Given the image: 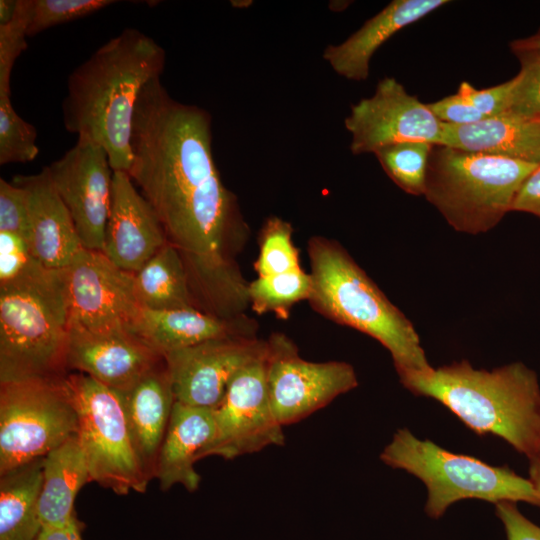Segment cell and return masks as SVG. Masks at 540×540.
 Listing matches in <instances>:
<instances>
[{"label": "cell", "instance_id": "cell-1", "mask_svg": "<svg viewBox=\"0 0 540 540\" xmlns=\"http://www.w3.org/2000/svg\"><path fill=\"white\" fill-rule=\"evenodd\" d=\"M211 124L208 111L175 100L160 77L152 79L136 103L128 174L180 252L189 285H242L236 258L249 226L217 169Z\"/></svg>", "mask_w": 540, "mask_h": 540}, {"label": "cell", "instance_id": "cell-2", "mask_svg": "<svg viewBox=\"0 0 540 540\" xmlns=\"http://www.w3.org/2000/svg\"><path fill=\"white\" fill-rule=\"evenodd\" d=\"M166 52L154 39L126 28L100 46L68 77L64 127L106 151L113 172L131 166V134L143 87L160 77Z\"/></svg>", "mask_w": 540, "mask_h": 540}, {"label": "cell", "instance_id": "cell-3", "mask_svg": "<svg viewBox=\"0 0 540 540\" xmlns=\"http://www.w3.org/2000/svg\"><path fill=\"white\" fill-rule=\"evenodd\" d=\"M398 376L410 392L440 402L475 433L496 435L528 459L536 455L540 386L536 373L523 363L487 371L462 360Z\"/></svg>", "mask_w": 540, "mask_h": 540}, {"label": "cell", "instance_id": "cell-4", "mask_svg": "<svg viewBox=\"0 0 540 540\" xmlns=\"http://www.w3.org/2000/svg\"><path fill=\"white\" fill-rule=\"evenodd\" d=\"M312 291L308 302L326 318L382 344L398 374L431 367L412 322L337 241H308Z\"/></svg>", "mask_w": 540, "mask_h": 540}, {"label": "cell", "instance_id": "cell-5", "mask_svg": "<svg viewBox=\"0 0 540 540\" xmlns=\"http://www.w3.org/2000/svg\"><path fill=\"white\" fill-rule=\"evenodd\" d=\"M68 322L64 269L39 264L0 287V383L65 377Z\"/></svg>", "mask_w": 540, "mask_h": 540}, {"label": "cell", "instance_id": "cell-6", "mask_svg": "<svg viewBox=\"0 0 540 540\" xmlns=\"http://www.w3.org/2000/svg\"><path fill=\"white\" fill-rule=\"evenodd\" d=\"M538 164L433 144L423 196L456 231L485 233L511 211Z\"/></svg>", "mask_w": 540, "mask_h": 540}, {"label": "cell", "instance_id": "cell-7", "mask_svg": "<svg viewBox=\"0 0 540 540\" xmlns=\"http://www.w3.org/2000/svg\"><path fill=\"white\" fill-rule=\"evenodd\" d=\"M381 460L419 478L427 487L426 513L440 518L462 499L526 502L540 507L529 479L507 467L489 465L475 457L452 453L430 440H420L408 429H399L384 448Z\"/></svg>", "mask_w": 540, "mask_h": 540}, {"label": "cell", "instance_id": "cell-8", "mask_svg": "<svg viewBox=\"0 0 540 540\" xmlns=\"http://www.w3.org/2000/svg\"><path fill=\"white\" fill-rule=\"evenodd\" d=\"M64 385L78 415L90 481L118 495L145 492L150 481L134 450L118 392L83 373L67 374Z\"/></svg>", "mask_w": 540, "mask_h": 540}, {"label": "cell", "instance_id": "cell-9", "mask_svg": "<svg viewBox=\"0 0 540 540\" xmlns=\"http://www.w3.org/2000/svg\"><path fill=\"white\" fill-rule=\"evenodd\" d=\"M78 427L64 377L0 383V475L45 457Z\"/></svg>", "mask_w": 540, "mask_h": 540}, {"label": "cell", "instance_id": "cell-10", "mask_svg": "<svg viewBox=\"0 0 540 540\" xmlns=\"http://www.w3.org/2000/svg\"><path fill=\"white\" fill-rule=\"evenodd\" d=\"M265 363L271 408L283 427L310 416L358 386L349 363L307 361L282 333H274L267 340Z\"/></svg>", "mask_w": 540, "mask_h": 540}, {"label": "cell", "instance_id": "cell-11", "mask_svg": "<svg viewBox=\"0 0 540 540\" xmlns=\"http://www.w3.org/2000/svg\"><path fill=\"white\" fill-rule=\"evenodd\" d=\"M266 353L235 375L213 408L215 434L201 459H233L284 444L283 426L274 416L268 396Z\"/></svg>", "mask_w": 540, "mask_h": 540}, {"label": "cell", "instance_id": "cell-12", "mask_svg": "<svg viewBox=\"0 0 540 540\" xmlns=\"http://www.w3.org/2000/svg\"><path fill=\"white\" fill-rule=\"evenodd\" d=\"M64 272L68 324L93 332L131 330L141 308L133 273L117 267L102 252L87 249Z\"/></svg>", "mask_w": 540, "mask_h": 540}, {"label": "cell", "instance_id": "cell-13", "mask_svg": "<svg viewBox=\"0 0 540 540\" xmlns=\"http://www.w3.org/2000/svg\"><path fill=\"white\" fill-rule=\"evenodd\" d=\"M344 125L351 134L349 148L354 155L374 154L401 142L439 144L443 127L428 105L393 77L380 80L371 97L352 105Z\"/></svg>", "mask_w": 540, "mask_h": 540}, {"label": "cell", "instance_id": "cell-14", "mask_svg": "<svg viewBox=\"0 0 540 540\" xmlns=\"http://www.w3.org/2000/svg\"><path fill=\"white\" fill-rule=\"evenodd\" d=\"M85 249L103 252L110 213L113 170L104 148L77 138L60 159L46 166Z\"/></svg>", "mask_w": 540, "mask_h": 540}, {"label": "cell", "instance_id": "cell-15", "mask_svg": "<svg viewBox=\"0 0 540 540\" xmlns=\"http://www.w3.org/2000/svg\"><path fill=\"white\" fill-rule=\"evenodd\" d=\"M267 341L256 335H232L165 354L176 401L215 408L235 375L265 355Z\"/></svg>", "mask_w": 540, "mask_h": 540}, {"label": "cell", "instance_id": "cell-16", "mask_svg": "<svg viewBox=\"0 0 540 540\" xmlns=\"http://www.w3.org/2000/svg\"><path fill=\"white\" fill-rule=\"evenodd\" d=\"M67 370L86 374L125 391L164 361V357L127 330L93 332L68 324Z\"/></svg>", "mask_w": 540, "mask_h": 540}, {"label": "cell", "instance_id": "cell-17", "mask_svg": "<svg viewBox=\"0 0 540 540\" xmlns=\"http://www.w3.org/2000/svg\"><path fill=\"white\" fill-rule=\"evenodd\" d=\"M161 222L127 172H113L103 254L117 267L137 272L166 243Z\"/></svg>", "mask_w": 540, "mask_h": 540}, {"label": "cell", "instance_id": "cell-18", "mask_svg": "<svg viewBox=\"0 0 540 540\" xmlns=\"http://www.w3.org/2000/svg\"><path fill=\"white\" fill-rule=\"evenodd\" d=\"M12 182L27 194L32 254L49 269L67 268L85 248L46 166L37 174L16 175Z\"/></svg>", "mask_w": 540, "mask_h": 540}, {"label": "cell", "instance_id": "cell-19", "mask_svg": "<svg viewBox=\"0 0 540 540\" xmlns=\"http://www.w3.org/2000/svg\"><path fill=\"white\" fill-rule=\"evenodd\" d=\"M142 470L156 476L160 448L176 402L165 360L125 391H117Z\"/></svg>", "mask_w": 540, "mask_h": 540}, {"label": "cell", "instance_id": "cell-20", "mask_svg": "<svg viewBox=\"0 0 540 540\" xmlns=\"http://www.w3.org/2000/svg\"><path fill=\"white\" fill-rule=\"evenodd\" d=\"M256 328L255 322L246 315L220 319L195 307L166 310L140 308L130 331L164 356L211 339L256 335Z\"/></svg>", "mask_w": 540, "mask_h": 540}, {"label": "cell", "instance_id": "cell-21", "mask_svg": "<svg viewBox=\"0 0 540 540\" xmlns=\"http://www.w3.org/2000/svg\"><path fill=\"white\" fill-rule=\"evenodd\" d=\"M446 0H394L337 45H328L323 58L341 77L364 81L375 52L394 34L443 5Z\"/></svg>", "mask_w": 540, "mask_h": 540}, {"label": "cell", "instance_id": "cell-22", "mask_svg": "<svg viewBox=\"0 0 540 540\" xmlns=\"http://www.w3.org/2000/svg\"><path fill=\"white\" fill-rule=\"evenodd\" d=\"M215 434L213 409L175 402L160 448L156 476L162 490L181 484L193 492L201 477L194 468Z\"/></svg>", "mask_w": 540, "mask_h": 540}, {"label": "cell", "instance_id": "cell-23", "mask_svg": "<svg viewBox=\"0 0 540 540\" xmlns=\"http://www.w3.org/2000/svg\"><path fill=\"white\" fill-rule=\"evenodd\" d=\"M441 145L540 163V120L505 113L468 125L443 123Z\"/></svg>", "mask_w": 540, "mask_h": 540}, {"label": "cell", "instance_id": "cell-24", "mask_svg": "<svg viewBox=\"0 0 540 540\" xmlns=\"http://www.w3.org/2000/svg\"><path fill=\"white\" fill-rule=\"evenodd\" d=\"M90 482L87 459L78 434L51 450L43 459V481L39 499L42 526H63L77 515L74 501Z\"/></svg>", "mask_w": 540, "mask_h": 540}, {"label": "cell", "instance_id": "cell-25", "mask_svg": "<svg viewBox=\"0 0 540 540\" xmlns=\"http://www.w3.org/2000/svg\"><path fill=\"white\" fill-rule=\"evenodd\" d=\"M43 459L0 475V540H35L40 533Z\"/></svg>", "mask_w": 540, "mask_h": 540}, {"label": "cell", "instance_id": "cell-26", "mask_svg": "<svg viewBox=\"0 0 540 540\" xmlns=\"http://www.w3.org/2000/svg\"><path fill=\"white\" fill-rule=\"evenodd\" d=\"M133 282L141 308L166 310L195 307L182 256L168 242L133 273Z\"/></svg>", "mask_w": 540, "mask_h": 540}, {"label": "cell", "instance_id": "cell-27", "mask_svg": "<svg viewBox=\"0 0 540 540\" xmlns=\"http://www.w3.org/2000/svg\"><path fill=\"white\" fill-rule=\"evenodd\" d=\"M312 291L310 273L303 269L271 276H257L248 284L249 306L257 314L274 313L287 318L298 302L308 301Z\"/></svg>", "mask_w": 540, "mask_h": 540}, {"label": "cell", "instance_id": "cell-28", "mask_svg": "<svg viewBox=\"0 0 540 540\" xmlns=\"http://www.w3.org/2000/svg\"><path fill=\"white\" fill-rule=\"evenodd\" d=\"M433 144L411 141L389 145L374 155L389 178L404 192L424 195L428 160Z\"/></svg>", "mask_w": 540, "mask_h": 540}, {"label": "cell", "instance_id": "cell-29", "mask_svg": "<svg viewBox=\"0 0 540 540\" xmlns=\"http://www.w3.org/2000/svg\"><path fill=\"white\" fill-rule=\"evenodd\" d=\"M292 225L277 216L268 217L259 232V254L254 263L260 277L302 269L299 251L293 242Z\"/></svg>", "mask_w": 540, "mask_h": 540}, {"label": "cell", "instance_id": "cell-30", "mask_svg": "<svg viewBox=\"0 0 540 540\" xmlns=\"http://www.w3.org/2000/svg\"><path fill=\"white\" fill-rule=\"evenodd\" d=\"M37 130L15 111L11 93L0 92V164L26 163L39 154Z\"/></svg>", "mask_w": 540, "mask_h": 540}, {"label": "cell", "instance_id": "cell-31", "mask_svg": "<svg viewBox=\"0 0 540 540\" xmlns=\"http://www.w3.org/2000/svg\"><path fill=\"white\" fill-rule=\"evenodd\" d=\"M114 3V0H30L27 36L85 17Z\"/></svg>", "mask_w": 540, "mask_h": 540}, {"label": "cell", "instance_id": "cell-32", "mask_svg": "<svg viewBox=\"0 0 540 540\" xmlns=\"http://www.w3.org/2000/svg\"><path fill=\"white\" fill-rule=\"evenodd\" d=\"M521 69L514 77L506 113L530 120H540V53H516Z\"/></svg>", "mask_w": 540, "mask_h": 540}, {"label": "cell", "instance_id": "cell-33", "mask_svg": "<svg viewBox=\"0 0 540 540\" xmlns=\"http://www.w3.org/2000/svg\"><path fill=\"white\" fill-rule=\"evenodd\" d=\"M30 0H17L13 17L0 24V92L11 93V73L15 61L27 48Z\"/></svg>", "mask_w": 540, "mask_h": 540}, {"label": "cell", "instance_id": "cell-34", "mask_svg": "<svg viewBox=\"0 0 540 540\" xmlns=\"http://www.w3.org/2000/svg\"><path fill=\"white\" fill-rule=\"evenodd\" d=\"M0 232L18 235L29 242L30 222L26 191L22 186L3 178L0 179Z\"/></svg>", "mask_w": 540, "mask_h": 540}, {"label": "cell", "instance_id": "cell-35", "mask_svg": "<svg viewBox=\"0 0 540 540\" xmlns=\"http://www.w3.org/2000/svg\"><path fill=\"white\" fill-rule=\"evenodd\" d=\"M38 263L24 238L0 232V287L17 281Z\"/></svg>", "mask_w": 540, "mask_h": 540}, {"label": "cell", "instance_id": "cell-36", "mask_svg": "<svg viewBox=\"0 0 540 540\" xmlns=\"http://www.w3.org/2000/svg\"><path fill=\"white\" fill-rule=\"evenodd\" d=\"M514 83L513 77L493 87L476 89L470 83L463 81L456 93L486 118H491L507 112Z\"/></svg>", "mask_w": 540, "mask_h": 540}, {"label": "cell", "instance_id": "cell-37", "mask_svg": "<svg viewBox=\"0 0 540 540\" xmlns=\"http://www.w3.org/2000/svg\"><path fill=\"white\" fill-rule=\"evenodd\" d=\"M427 105L433 114L445 124L468 125L487 119L457 93Z\"/></svg>", "mask_w": 540, "mask_h": 540}, {"label": "cell", "instance_id": "cell-38", "mask_svg": "<svg viewBox=\"0 0 540 540\" xmlns=\"http://www.w3.org/2000/svg\"><path fill=\"white\" fill-rule=\"evenodd\" d=\"M495 511L504 525L507 540H540V526L527 519L515 502L496 503Z\"/></svg>", "mask_w": 540, "mask_h": 540}, {"label": "cell", "instance_id": "cell-39", "mask_svg": "<svg viewBox=\"0 0 540 540\" xmlns=\"http://www.w3.org/2000/svg\"><path fill=\"white\" fill-rule=\"evenodd\" d=\"M511 211L527 212L540 218V163L521 185Z\"/></svg>", "mask_w": 540, "mask_h": 540}, {"label": "cell", "instance_id": "cell-40", "mask_svg": "<svg viewBox=\"0 0 540 540\" xmlns=\"http://www.w3.org/2000/svg\"><path fill=\"white\" fill-rule=\"evenodd\" d=\"M83 524L77 517L63 526H42L35 540H82L81 530Z\"/></svg>", "mask_w": 540, "mask_h": 540}, {"label": "cell", "instance_id": "cell-41", "mask_svg": "<svg viewBox=\"0 0 540 540\" xmlns=\"http://www.w3.org/2000/svg\"><path fill=\"white\" fill-rule=\"evenodd\" d=\"M512 51L520 52H537L540 53V32L523 39H518L510 44Z\"/></svg>", "mask_w": 540, "mask_h": 540}, {"label": "cell", "instance_id": "cell-42", "mask_svg": "<svg viewBox=\"0 0 540 540\" xmlns=\"http://www.w3.org/2000/svg\"><path fill=\"white\" fill-rule=\"evenodd\" d=\"M529 480L534 486V489L540 499V459H529Z\"/></svg>", "mask_w": 540, "mask_h": 540}, {"label": "cell", "instance_id": "cell-43", "mask_svg": "<svg viewBox=\"0 0 540 540\" xmlns=\"http://www.w3.org/2000/svg\"><path fill=\"white\" fill-rule=\"evenodd\" d=\"M17 0H0V24L9 21L16 10Z\"/></svg>", "mask_w": 540, "mask_h": 540}, {"label": "cell", "instance_id": "cell-44", "mask_svg": "<svg viewBox=\"0 0 540 540\" xmlns=\"http://www.w3.org/2000/svg\"><path fill=\"white\" fill-rule=\"evenodd\" d=\"M533 458H538V459H540V443H539V446H538L536 455H535ZM531 459H532V458H531Z\"/></svg>", "mask_w": 540, "mask_h": 540}]
</instances>
